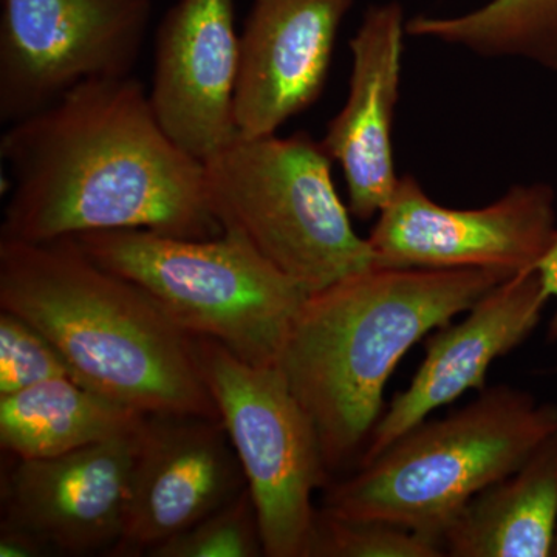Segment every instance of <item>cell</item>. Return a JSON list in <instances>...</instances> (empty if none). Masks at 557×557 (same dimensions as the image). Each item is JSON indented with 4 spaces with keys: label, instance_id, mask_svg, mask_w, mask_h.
<instances>
[{
    "label": "cell",
    "instance_id": "obj_1",
    "mask_svg": "<svg viewBox=\"0 0 557 557\" xmlns=\"http://www.w3.org/2000/svg\"><path fill=\"white\" fill-rule=\"evenodd\" d=\"M0 157L11 178L0 239L39 244L110 230L185 239L223 233L209 209L203 161L172 141L137 76L86 81L7 124Z\"/></svg>",
    "mask_w": 557,
    "mask_h": 557
},
{
    "label": "cell",
    "instance_id": "obj_2",
    "mask_svg": "<svg viewBox=\"0 0 557 557\" xmlns=\"http://www.w3.org/2000/svg\"><path fill=\"white\" fill-rule=\"evenodd\" d=\"M511 276L373 265L307 296L277 368L313 421L330 475L358 465L410 348Z\"/></svg>",
    "mask_w": 557,
    "mask_h": 557
},
{
    "label": "cell",
    "instance_id": "obj_3",
    "mask_svg": "<svg viewBox=\"0 0 557 557\" xmlns=\"http://www.w3.org/2000/svg\"><path fill=\"white\" fill-rule=\"evenodd\" d=\"M0 309L40 330L83 386L143 413L220 420L193 336L75 237L0 239Z\"/></svg>",
    "mask_w": 557,
    "mask_h": 557
},
{
    "label": "cell",
    "instance_id": "obj_4",
    "mask_svg": "<svg viewBox=\"0 0 557 557\" xmlns=\"http://www.w3.org/2000/svg\"><path fill=\"white\" fill-rule=\"evenodd\" d=\"M557 431V406L511 386L421 421L354 474L325 487L322 511L395 523L434 539L471 498L507 478Z\"/></svg>",
    "mask_w": 557,
    "mask_h": 557
},
{
    "label": "cell",
    "instance_id": "obj_5",
    "mask_svg": "<svg viewBox=\"0 0 557 557\" xmlns=\"http://www.w3.org/2000/svg\"><path fill=\"white\" fill-rule=\"evenodd\" d=\"M333 163L309 132L239 134L203 160L209 209L222 230L244 234L309 295L375 265L341 200Z\"/></svg>",
    "mask_w": 557,
    "mask_h": 557
},
{
    "label": "cell",
    "instance_id": "obj_6",
    "mask_svg": "<svg viewBox=\"0 0 557 557\" xmlns=\"http://www.w3.org/2000/svg\"><path fill=\"white\" fill-rule=\"evenodd\" d=\"M73 237L95 262L145 289L188 335L218 341L252 366H277L309 296L233 230L209 239L149 230Z\"/></svg>",
    "mask_w": 557,
    "mask_h": 557
},
{
    "label": "cell",
    "instance_id": "obj_7",
    "mask_svg": "<svg viewBox=\"0 0 557 557\" xmlns=\"http://www.w3.org/2000/svg\"><path fill=\"white\" fill-rule=\"evenodd\" d=\"M193 350L244 469L265 556L309 557L313 493L330 483L313 421L277 366L248 364L200 336Z\"/></svg>",
    "mask_w": 557,
    "mask_h": 557
},
{
    "label": "cell",
    "instance_id": "obj_8",
    "mask_svg": "<svg viewBox=\"0 0 557 557\" xmlns=\"http://www.w3.org/2000/svg\"><path fill=\"white\" fill-rule=\"evenodd\" d=\"M152 0H0V121L90 79L134 75Z\"/></svg>",
    "mask_w": 557,
    "mask_h": 557
},
{
    "label": "cell",
    "instance_id": "obj_9",
    "mask_svg": "<svg viewBox=\"0 0 557 557\" xmlns=\"http://www.w3.org/2000/svg\"><path fill=\"white\" fill-rule=\"evenodd\" d=\"M555 190L518 185L483 208L443 207L412 175L380 212L368 240L375 265L392 269L536 270L556 236Z\"/></svg>",
    "mask_w": 557,
    "mask_h": 557
},
{
    "label": "cell",
    "instance_id": "obj_10",
    "mask_svg": "<svg viewBox=\"0 0 557 557\" xmlns=\"http://www.w3.org/2000/svg\"><path fill=\"white\" fill-rule=\"evenodd\" d=\"M245 487L222 420L148 413L137 432L123 534L109 556H148Z\"/></svg>",
    "mask_w": 557,
    "mask_h": 557
},
{
    "label": "cell",
    "instance_id": "obj_11",
    "mask_svg": "<svg viewBox=\"0 0 557 557\" xmlns=\"http://www.w3.org/2000/svg\"><path fill=\"white\" fill-rule=\"evenodd\" d=\"M240 33L234 0H177L153 42L149 101L175 145L203 161L240 134Z\"/></svg>",
    "mask_w": 557,
    "mask_h": 557
},
{
    "label": "cell",
    "instance_id": "obj_12",
    "mask_svg": "<svg viewBox=\"0 0 557 557\" xmlns=\"http://www.w3.org/2000/svg\"><path fill=\"white\" fill-rule=\"evenodd\" d=\"M137 432L62 456L16 458L2 479L3 525L38 537L51 555H109L123 534Z\"/></svg>",
    "mask_w": 557,
    "mask_h": 557
},
{
    "label": "cell",
    "instance_id": "obj_13",
    "mask_svg": "<svg viewBox=\"0 0 557 557\" xmlns=\"http://www.w3.org/2000/svg\"><path fill=\"white\" fill-rule=\"evenodd\" d=\"M549 298L537 271H523L491 288L460 322L426 336V355L406 391L384 410L359 465L468 391L486 388L487 370L519 347L537 327Z\"/></svg>",
    "mask_w": 557,
    "mask_h": 557
},
{
    "label": "cell",
    "instance_id": "obj_14",
    "mask_svg": "<svg viewBox=\"0 0 557 557\" xmlns=\"http://www.w3.org/2000/svg\"><path fill=\"white\" fill-rule=\"evenodd\" d=\"M355 0H252L240 32V134L271 135L306 112L327 84Z\"/></svg>",
    "mask_w": 557,
    "mask_h": 557
},
{
    "label": "cell",
    "instance_id": "obj_15",
    "mask_svg": "<svg viewBox=\"0 0 557 557\" xmlns=\"http://www.w3.org/2000/svg\"><path fill=\"white\" fill-rule=\"evenodd\" d=\"M401 3H375L348 42L351 54L346 104L325 131L329 156L343 170L348 209L359 220L380 215L399 182L394 124L405 53Z\"/></svg>",
    "mask_w": 557,
    "mask_h": 557
},
{
    "label": "cell",
    "instance_id": "obj_16",
    "mask_svg": "<svg viewBox=\"0 0 557 557\" xmlns=\"http://www.w3.org/2000/svg\"><path fill=\"white\" fill-rule=\"evenodd\" d=\"M557 530V431L468 502L442 534L450 557H548Z\"/></svg>",
    "mask_w": 557,
    "mask_h": 557
},
{
    "label": "cell",
    "instance_id": "obj_17",
    "mask_svg": "<svg viewBox=\"0 0 557 557\" xmlns=\"http://www.w3.org/2000/svg\"><path fill=\"white\" fill-rule=\"evenodd\" d=\"M148 413L70 376L0 395V446L14 458H49L134 434Z\"/></svg>",
    "mask_w": 557,
    "mask_h": 557
},
{
    "label": "cell",
    "instance_id": "obj_18",
    "mask_svg": "<svg viewBox=\"0 0 557 557\" xmlns=\"http://www.w3.org/2000/svg\"><path fill=\"white\" fill-rule=\"evenodd\" d=\"M406 32L479 57L519 58L557 72V0H490L457 16L418 14Z\"/></svg>",
    "mask_w": 557,
    "mask_h": 557
},
{
    "label": "cell",
    "instance_id": "obj_19",
    "mask_svg": "<svg viewBox=\"0 0 557 557\" xmlns=\"http://www.w3.org/2000/svg\"><path fill=\"white\" fill-rule=\"evenodd\" d=\"M440 542L373 519H347L318 509L309 557H443Z\"/></svg>",
    "mask_w": 557,
    "mask_h": 557
},
{
    "label": "cell",
    "instance_id": "obj_20",
    "mask_svg": "<svg viewBox=\"0 0 557 557\" xmlns=\"http://www.w3.org/2000/svg\"><path fill=\"white\" fill-rule=\"evenodd\" d=\"M150 557H259L263 552L258 512L248 486L196 525L161 542Z\"/></svg>",
    "mask_w": 557,
    "mask_h": 557
},
{
    "label": "cell",
    "instance_id": "obj_21",
    "mask_svg": "<svg viewBox=\"0 0 557 557\" xmlns=\"http://www.w3.org/2000/svg\"><path fill=\"white\" fill-rule=\"evenodd\" d=\"M61 376L73 379L67 359L40 330L2 310L0 313V395L13 394Z\"/></svg>",
    "mask_w": 557,
    "mask_h": 557
},
{
    "label": "cell",
    "instance_id": "obj_22",
    "mask_svg": "<svg viewBox=\"0 0 557 557\" xmlns=\"http://www.w3.org/2000/svg\"><path fill=\"white\" fill-rule=\"evenodd\" d=\"M0 556L42 557L51 556V553L38 537L27 531L0 523Z\"/></svg>",
    "mask_w": 557,
    "mask_h": 557
},
{
    "label": "cell",
    "instance_id": "obj_23",
    "mask_svg": "<svg viewBox=\"0 0 557 557\" xmlns=\"http://www.w3.org/2000/svg\"><path fill=\"white\" fill-rule=\"evenodd\" d=\"M536 271L548 298L557 299V231L547 252L537 263ZM548 338L549 341H557V311L555 318L549 322Z\"/></svg>",
    "mask_w": 557,
    "mask_h": 557
},
{
    "label": "cell",
    "instance_id": "obj_24",
    "mask_svg": "<svg viewBox=\"0 0 557 557\" xmlns=\"http://www.w3.org/2000/svg\"><path fill=\"white\" fill-rule=\"evenodd\" d=\"M552 556L557 557V530L555 534V541H553Z\"/></svg>",
    "mask_w": 557,
    "mask_h": 557
}]
</instances>
